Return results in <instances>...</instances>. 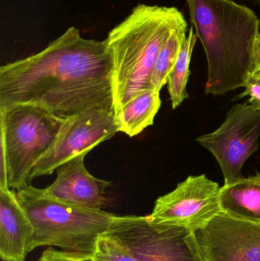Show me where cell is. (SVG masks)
Masks as SVG:
<instances>
[{
	"label": "cell",
	"mask_w": 260,
	"mask_h": 261,
	"mask_svg": "<svg viewBox=\"0 0 260 261\" xmlns=\"http://www.w3.org/2000/svg\"><path fill=\"white\" fill-rule=\"evenodd\" d=\"M30 104L63 120L93 109L114 111L113 60L106 41L70 27L44 50L0 67V108Z\"/></svg>",
	"instance_id": "cell-1"
},
{
	"label": "cell",
	"mask_w": 260,
	"mask_h": 261,
	"mask_svg": "<svg viewBox=\"0 0 260 261\" xmlns=\"http://www.w3.org/2000/svg\"><path fill=\"white\" fill-rule=\"evenodd\" d=\"M191 21L206 52V94L224 96L244 87L260 20L233 0H188Z\"/></svg>",
	"instance_id": "cell-2"
},
{
	"label": "cell",
	"mask_w": 260,
	"mask_h": 261,
	"mask_svg": "<svg viewBox=\"0 0 260 261\" xmlns=\"http://www.w3.org/2000/svg\"><path fill=\"white\" fill-rule=\"evenodd\" d=\"M186 21L177 8L139 4L108 33L105 41L113 60L116 116L133 97L154 89L151 77L160 49Z\"/></svg>",
	"instance_id": "cell-3"
},
{
	"label": "cell",
	"mask_w": 260,
	"mask_h": 261,
	"mask_svg": "<svg viewBox=\"0 0 260 261\" xmlns=\"http://www.w3.org/2000/svg\"><path fill=\"white\" fill-rule=\"evenodd\" d=\"M20 203L34 227L31 251L39 247L93 253L101 234L108 231L116 215L64 202L30 184L16 190Z\"/></svg>",
	"instance_id": "cell-4"
},
{
	"label": "cell",
	"mask_w": 260,
	"mask_h": 261,
	"mask_svg": "<svg viewBox=\"0 0 260 261\" xmlns=\"http://www.w3.org/2000/svg\"><path fill=\"white\" fill-rule=\"evenodd\" d=\"M65 121L30 104L0 108L1 152L9 189L16 191L29 184L34 167L53 145Z\"/></svg>",
	"instance_id": "cell-5"
},
{
	"label": "cell",
	"mask_w": 260,
	"mask_h": 261,
	"mask_svg": "<svg viewBox=\"0 0 260 261\" xmlns=\"http://www.w3.org/2000/svg\"><path fill=\"white\" fill-rule=\"evenodd\" d=\"M105 233L137 261H205L192 230L154 222L148 216H117Z\"/></svg>",
	"instance_id": "cell-6"
},
{
	"label": "cell",
	"mask_w": 260,
	"mask_h": 261,
	"mask_svg": "<svg viewBox=\"0 0 260 261\" xmlns=\"http://www.w3.org/2000/svg\"><path fill=\"white\" fill-rule=\"evenodd\" d=\"M259 138L260 110L244 103L234 106L218 129L196 140L218 161L224 184H230L244 177L243 167L257 150Z\"/></svg>",
	"instance_id": "cell-7"
},
{
	"label": "cell",
	"mask_w": 260,
	"mask_h": 261,
	"mask_svg": "<svg viewBox=\"0 0 260 261\" xmlns=\"http://www.w3.org/2000/svg\"><path fill=\"white\" fill-rule=\"evenodd\" d=\"M120 132L115 113L93 109L67 119L48 151L35 164L30 181L53 173L74 156L88 153L94 147Z\"/></svg>",
	"instance_id": "cell-8"
},
{
	"label": "cell",
	"mask_w": 260,
	"mask_h": 261,
	"mask_svg": "<svg viewBox=\"0 0 260 261\" xmlns=\"http://www.w3.org/2000/svg\"><path fill=\"white\" fill-rule=\"evenodd\" d=\"M221 187L206 174L189 176L170 193L156 200L152 222L185 227L195 231L222 213Z\"/></svg>",
	"instance_id": "cell-9"
},
{
	"label": "cell",
	"mask_w": 260,
	"mask_h": 261,
	"mask_svg": "<svg viewBox=\"0 0 260 261\" xmlns=\"http://www.w3.org/2000/svg\"><path fill=\"white\" fill-rule=\"evenodd\" d=\"M205 261H260V224L221 213L193 231Z\"/></svg>",
	"instance_id": "cell-10"
},
{
	"label": "cell",
	"mask_w": 260,
	"mask_h": 261,
	"mask_svg": "<svg viewBox=\"0 0 260 261\" xmlns=\"http://www.w3.org/2000/svg\"><path fill=\"white\" fill-rule=\"evenodd\" d=\"M82 153L56 169V179L46 189V194L64 202L93 210H102L106 204L105 193L111 182L95 177L84 163Z\"/></svg>",
	"instance_id": "cell-11"
},
{
	"label": "cell",
	"mask_w": 260,
	"mask_h": 261,
	"mask_svg": "<svg viewBox=\"0 0 260 261\" xmlns=\"http://www.w3.org/2000/svg\"><path fill=\"white\" fill-rule=\"evenodd\" d=\"M34 236L32 221L15 190L0 187V257L25 261Z\"/></svg>",
	"instance_id": "cell-12"
},
{
	"label": "cell",
	"mask_w": 260,
	"mask_h": 261,
	"mask_svg": "<svg viewBox=\"0 0 260 261\" xmlns=\"http://www.w3.org/2000/svg\"><path fill=\"white\" fill-rule=\"evenodd\" d=\"M222 213L241 220L260 224V173L221 187Z\"/></svg>",
	"instance_id": "cell-13"
},
{
	"label": "cell",
	"mask_w": 260,
	"mask_h": 261,
	"mask_svg": "<svg viewBox=\"0 0 260 261\" xmlns=\"http://www.w3.org/2000/svg\"><path fill=\"white\" fill-rule=\"evenodd\" d=\"M160 92L155 89L145 90L125 103L116 116L120 132L132 138L154 125L161 107Z\"/></svg>",
	"instance_id": "cell-14"
},
{
	"label": "cell",
	"mask_w": 260,
	"mask_h": 261,
	"mask_svg": "<svg viewBox=\"0 0 260 261\" xmlns=\"http://www.w3.org/2000/svg\"><path fill=\"white\" fill-rule=\"evenodd\" d=\"M198 36L194 34L192 27L189 29L185 39L177 61L167 78L168 91L174 110L178 108L185 99H187V84L190 76L189 64L194 47Z\"/></svg>",
	"instance_id": "cell-15"
},
{
	"label": "cell",
	"mask_w": 260,
	"mask_h": 261,
	"mask_svg": "<svg viewBox=\"0 0 260 261\" xmlns=\"http://www.w3.org/2000/svg\"><path fill=\"white\" fill-rule=\"evenodd\" d=\"M187 32L188 24L186 21L172 31L160 49L151 77V84L155 90L160 91L167 84L168 76L187 37Z\"/></svg>",
	"instance_id": "cell-16"
},
{
	"label": "cell",
	"mask_w": 260,
	"mask_h": 261,
	"mask_svg": "<svg viewBox=\"0 0 260 261\" xmlns=\"http://www.w3.org/2000/svg\"><path fill=\"white\" fill-rule=\"evenodd\" d=\"M93 256L94 261H137L117 239L106 233L99 236Z\"/></svg>",
	"instance_id": "cell-17"
},
{
	"label": "cell",
	"mask_w": 260,
	"mask_h": 261,
	"mask_svg": "<svg viewBox=\"0 0 260 261\" xmlns=\"http://www.w3.org/2000/svg\"><path fill=\"white\" fill-rule=\"evenodd\" d=\"M243 87L245 90L235 99L238 100L248 96L249 104L260 110V70L249 72Z\"/></svg>",
	"instance_id": "cell-18"
},
{
	"label": "cell",
	"mask_w": 260,
	"mask_h": 261,
	"mask_svg": "<svg viewBox=\"0 0 260 261\" xmlns=\"http://www.w3.org/2000/svg\"><path fill=\"white\" fill-rule=\"evenodd\" d=\"M38 261H94L93 253L65 251L47 248L43 252Z\"/></svg>",
	"instance_id": "cell-19"
},
{
	"label": "cell",
	"mask_w": 260,
	"mask_h": 261,
	"mask_svg": "<svg viewBox=\"0 0 260 261\" xmlns=\"http://www.w3.org/2000/svg\"><path fill=\"white\" fill-rule=\"evenodd\" d=\"M260 70V32L255 41L252 52L251 64H250V71Z\"/></svg>",
	"instance_id": "cell-20"
},
{
	"label": "cell",
	"mask_w": 260,
	"mask_h": 261,
	"mask_svg": "<svg viewBox=\"0 0 260 261\" xmlns=\"http://www.w3.org/2000/svg\"><path fill=\"white\" fill-rule=\"evenodd\" d=\"M258 1H259V2H260V0H258Z\"/></svg>",
	"instance_id": "cell-21"
},
{
	"label": "cell",
	"mask_w": 260,
	"mask_h": 261,
	"mask_svg": "<svg viewBox=\"0 0 260 261\" xmlns=\"http://www.w3.org/2000/svg\"><path fill=\"white\" fill-rule=\"evenodd\" d=\"M259 4H260V2H259Z\"/></svg>",
	"instance_id": "cell-22"
}]
</instances>
